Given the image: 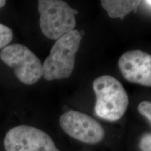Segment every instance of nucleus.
I'll list each match as a JSON object with an SVG mask.
<instances>
[{"label": "nucleus", "instance_id": "obj_4", "mask_svg": "<svg viewBox=\"0 0 151 151\" xmlns=\"http://www.w3.org/2000/svg\"><path fill=\"white\" fill-rule=\"evenodd\" d=\"M1 61L12 68L16 77L25 85H33L42 77V64L27 46L13 43L0 52Z\"/></svg>", "mask_w": 151, "mask_h": 151}, {"label": "nucleus", "instance_id": "obj_13", "mask_svg": "<svg viewBox=\"0 0 151 151\" xmlns=\"http://www.w3.org/2000/svg\"><path fill=\"white\" fill-rule=\"evenodd\" d=\"M6 3V1H5V0H0V9L4 6Z\"/></svg>", "mask_w": 151, "mask_h": 151}, {"label": "nucleus", "instance_id": "obj_3", "mask_svg": "<svg viewBox=\"0 0 151 151\" xmlns=\"http://www.w3.org/2000/svg\"><path fill=\"white\" fill-rule=\"evenodd\" d=\"M38 11L39 25L42 33L48 39L58 40L76 24L75 16L78 11L62 0H39Z\"/></svg>", "mask_w": 151, "mask_h": 151}, {"label": "nucleus", "instance_id": "obj_7", "mask_svg": "<svg viewBox=\"0 0 151 151\" xmlns=\"http://www.w3.org/2000/svg\"><path fill=\"white\" fill-rule=\"evenodd\" d=\"M118 67L126 80L141 86H151V55L140 50L122 54Z\"/></svg>", "mask_w": 151, "mask_h": 151}, {"label": "nucleus", "instance_id": "obj_9", "mask_svg": "<svg viewBox=\"0 0 151 151\" xmlns=\"http://www.w3.org/2000/svg\"><path fill=\"white\" fill-rule=\"evenodd\" d=\"M14 33L12 29L6 25L0 23V50L9 46L13 40Z\"/></svg>", "mask_w": 151, "mask_h": 151}, {"label": "nucleus", "instance_id": "obj_6", "mask_svg": "<svg viewBox=\"0 0 151 151\" xmlns=\"http://www.w3.org/2000/svg\"><path fill=\"white\" fill-rule=\"evenodd\" d=\"M62 129L73 139L88 144H96L103 140L105 132L95 119L86 113L70 111L60 118Z\"/></svg>", "mask_w": 151, "mask_h": 151}, {"label": "nucleus", "instance_id": "obj_11", "mask_svg": "<svg viewBox=\"0 0 151 151\" xmlns=\"http://www.w3.org/2000/svg\"><path fill=\"white\" fill-rule=\"evenodd\" d=\"M139 147L141 151H151V134L146 132L143 134L139 141Z\"/></svg>", "mask_w": 151, "mask_h": 151}, {"label": "nucleus", "instance_id": "obj_5", "mask_svg": "<svg viewBox=\"0 0 151 151\" xmlns=\"http://www.w3.org/2000/svg\"><path fill=\"white\" fill-rule=\"evenodd\" d=\"M4 145L6 151H60L48 134L28 125L11 129L5 136Z\"/></svg>", "mask_w": 151, "mask_h": 151}, {"label": "nucleus", "instance_id": "obj_12", "mask_svg": "<svg viewBox=\"0 0 151 151\" xmlns=\"http://www.w3.org/2000/svg\"><path fill=\"white\" fill-rule=\"evenodd\" d=\"M143 4L146 6L147 9H149V10H150V5H151V1H141V4Z\"/></svg>", "mask_w": 151, "mask_h": 151}, {"label": "nucleus", "instance_id": "obj_10", "mask_svg": "<svg viewBox=\"0 0 151 151\" xmlns=\"http://www.w3.org/2000/svg\"><path fill=\"white\" fill-rule=\"evenodd\" d=\"M138 111L141 115L151 122V103L148 101H143L138 106Z\"/></svg>", "mask_w": 151, "mask_h": 151}, {"label": "nucleus", "instance_id": "obj_1", "mask_svg": "<svg viewBox=\"0 0 151 151\" xmlns=\"http://www.w3.org/2000/svg\"><path fill=\"white\" fill-rule=\"evenodd\" d=\"M92 87L96 95L95 116L107 121L120 120L129 104L127 93L121 83L112 76L103 75L94 79Z\"/></svg>", "mask_w": 151, "mask_h": 151}, {"label": "nucleus", "instance_id": "obj_2", "mask_svg": "<svg viewBox=\"0 0 151 151\" xmlns=\"http://www.w3.org/2000/svg\"><path fill=\"white\" fill-rule=\"evenodd\" d=\"M82 35L73 29L55 43L42 65V76L46 81L69 78L75 67L76 55L81 46Z\"/></svg>", "mask_w": 151, "mask_h": 151}, {"label": "nucleus", "instance_id": "obj_8", "mask_svg": "<svg viewBox=\"0 0 151 151\" xmlns=\"http://www.w3.org/2000/svg\"><path fill=\"white\" fill-rule=\"evenodd\" d=\"M101 6L108 13L111 18H120L124 17L135 11L141 4L140 0H102Z\"/></svg>", "mask_w": 151, "mask_h": 151}]
</instances>
